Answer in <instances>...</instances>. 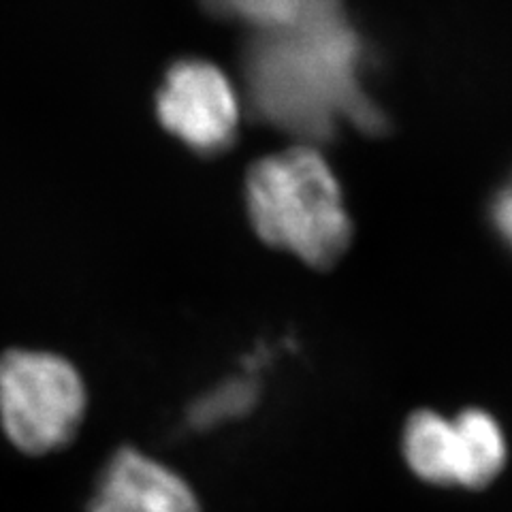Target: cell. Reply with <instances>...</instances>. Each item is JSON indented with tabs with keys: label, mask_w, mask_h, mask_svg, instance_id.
<instances>
[{
	"label": "cell",
	"mask_w": 512,
	"mask_h": 512,
	"mask_svg": "<svg viewBox=\"0 0 512 512\" xmlns=\"http://www.w3.org/2000/svg\"><path fill=\"white\" fill-rule=\"evenodd\" d=\"M244 73L256 114L308 146L331 139L342 124L367 135L387 128V116L365 90L363 41L344 11L256 30Z\"/></svg>",
	"instance_id": "1"
},
{
	"label": "cell",
	"mask_w": 512,
	"mask_h": 512,
	"mask_svg": "<svg viewBox=\"0 0 512 512\" xmlns=\"http://www.w3.org/2000/svg\"><path fill=\"white\" fill-rule=\"evenodd\" d=\"M246 207L265 244L310 267L335 265L350 246L352 220L342 186L308 143L265 156L250 169Z\"/></svg>",
	"instance_id": "2"
},
{
	"label": "cell",
	"mask_w": 512,
	"mask_h": 512,
	"mask_svg": "<svg viewBox=\"0 0 512 512\" xmlns=\"http://www.w3.org/2000/svg\"><path fill=\"white\" fill-rule=\"evenodd\" d=\"M84 412V382L67 359L39 350L0 357V423L20 451L45 455L69 444Z\"/></svg>",
	"instance_id": "3"
},
{
	"label": "cell",
	"mask_w": 512,
	"mask_h": 512,
	"mask_svg": "<svg viewBox=\"0 0 512 512\" xmlns=\"http://www.w3.org/2000/svg\"><path fill=\"white\" fill-rule=\"evenodd\" d=\"M156 109L167 131L199 154H220L237 137V92L229 77L205 60L173 64L158 90Z\"/></svg>",
	"instance_id": "4"
},
{
	"label": "cell",
	"mask_w": 512,
	"mask_h": 512,
	"mask_svg": "<svg viewBox=\"0 0 512 512\" xmlns=\"http://www.w3.org/2000/svg\"><path fill=\"white\" fill-rule=\"evenodd\" d=\"M88 512H199L182 476L133 448L107 463Z\"/></svg>",
	"instance_id": "5"
},
{
	"label": "cell",
	"mask_w": 512,
	"mask_h": 512,
	"mask_svg": "<svg viewBox=\"0 0 512 512\" xmlns=\"http://www.w3.org/2000/svg\"><path fill=\"white\" fill-rule=\"evenodd\" d=\"M455 442H457V463H455V485L480 489L495 480L506 466L508 446L506 436L485 410H463L455 419Z\"/></svg>",
	"instance_id": "6"
},
{
	"label": "cell",
	"mask_w": 512,
	"mask_h": 512,
	"mask_svg": "<svg viewBox=\"0 0 512 512\" xmlns=\"http://www.w3.org/2000/svg\"><path fill=\"white\" fill-rule=\"evenodd\" d=\"M402 448L410 470L425 483L455 485L457 442L453 419L434 410L412 414L404 429Z\"/></svg>",
	"instance_id": "7"
},
{
	"label": "cell",
	"mask_w": 512,
	"mask_h": 512,
	"mask_svg": "<svg viewBox=\"0 0 512 512\" xmlns=\"http://www.w3.org/2000/svg\"><path fill=\"white\" fill-rule=\"evenodd\" d=\"M220 18L244 22L256 30L306 24L344 11L342 0H203Z\"/></svg>",
	"instance_id": "8"
},
{
	"label": "cell",
	"mask_w": 512,
	"mask_h": 512,
	"mask_svg": "<svg viewBox=\"0 0 512 512\" xmlns=\"http://www.w3.org/2000/svg\"><path fill=\"white\" fill-rule=\"evenodd\" d=\"M256 393L259 391H256V382L252 378H233L224 382L190 408V425L205 429L242 416L254 406Z\"/></svg>",
	"instance_id": "9"
},
{
	"label": "cell",
	"mask_w": 512,
	"mask_h": 512,
	"mask_svg": "<svg viewBox=\"0 0 512 512\" xmlns=\"http://www.w3.org/2000/svg\"><path fill=\"white\" fill-rule=\"evenodd\" d=\"M489 218L495 233H498L502 242L512 250V173L493 195Z\"/></svg>",
	"instance_id": "10"
}]
</instances>
